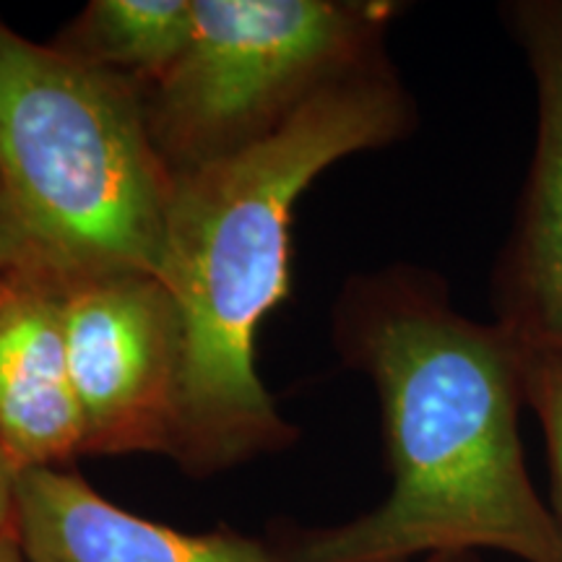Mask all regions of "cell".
I'll return each instance as SVG.
<instances>
[{
  "label": "cell",
  "instance_id": "cell-13",
  "mask_svg": "<svg viewBox=\"0 0 562 562\" xmlns=\"http://www.w3.org/2000/svg\"><path fill=\"white\" fill-rule=\"evenodd\" d=\"M0 562H24V554L19 550L13 531L0 533Z\"/></svg>",
  "mask_w": 562,
  "mask_h": 562
},
{
  "label": "cell",
  "instance_id": "cell-1",
  "mask_svg": "<svg viewBox=\"0 0 562 562\" xmlns=\"http://www.w3.org/2000/svg\"><path fill=\"white\" fill-rule=\"evenodd\" d=\"M334 347L381 398L391 490L347 524L294 531L286 562H417L484 550L562 562V529L526 467V344L453 305L446 279L391 263L344 281Z\"/></svg>",
  "mask_w": 562,
  "mask_h": 562
},
{
  "label": "cell",
  "instance_id": "cell-5",
  "mask_svg": "<svg viewBox=\"0 0 562 562\" xmlns=\"http://www.w3.org/2000/svg\"><path fill=\"white\" fill-rule=\"evenodd\" d=\"M66 344L83 456L172 459L186 331L165 281L138 269L66 277Z\"/></svg>",
  "mask_w": 562,
  "mask_h": 562
},
{
  "label": "cell",
  "instance_id": "cell-11",
  "mask_svg": "<svg viewBox=\"0 0 562 562\" xmlns=\"http://www.w3.org/2000/svg\"><path fill=\"white\" fill-rule=\"evenodd\" d=\"M30 243H26L24 232H21L16 216H13L11 203L5 199L3 186H0V271L9 269L19 258L30 256Z\"/></svg>",
  "mask_w": 562,
  "mask_h": 562
},
{
  "label": "cell",
  "instance_id": "cell-14",
  "mask_svg": "<svg viewBox=\"0 0 562 562\" xmlns=\"http://www.w3.org/2000/svg\"><path fill=\"white\" fill-rule=\"evenodd\" d=\"M417 562H484V560L482 554H474V552H456V554H432V558H425Z\"/></svg>",
  "mask_w": 562,
  "mask_h": 562
},
{
  "label": "cell",
  "instance_id": "cell-6",
  "mask_svg": "<svg viewBox=\"0 0 562 562\" xmlns=\"http://www.w3.org/2000/svg\"><path fill=\"white\" fill-rule=\"evenodd\" d=\"M503 19L529 66L537 133L492 311L526 347L562 351V0H513Z\"/></svg>",
  "mask_w": 562,
  "mask_h": 562
},
{
  "label": "cell",
  "instance_id": "cell-10",
  "mask_svg": "<svg viewBox=\"0 0 562 562\" xmlns=\"http://www.w3.org/2000/svg\"><path fill=\"white\" fill-rule=\"evenodd\" d=\"M526 402L544 432L552 513L562 529V351L526 347Z\"/></svg>",
  "mask_w": 562,
  "mask_h": 562
},
{
  "label": "cell",
  "instance_id": "cell-8",
  "mask_svg": "<svg viewBox=\"0 0 562 562\" xmlns=\"http://www.w3.org/2000/svg\"><path fill=\"white\" fill-rule=\"evenodd\" d=\"M13 537L24 562H286L277 542L240 531L191 533L140 518L63 467L16 476Z\"/></svg>",
  "mask_w": 562,
  "mask_h": 562
},
{
  "label": "cell",
  "instance_id": "cell-4",
  "mask_svg": "<svg viewBox=\"0 0 562 562\" xmlns=\"http://www.w3.org/2000/svg\"><path fill=\"white\" fill-rule=\"evenodd\" d=\"M389 0H193V32L140 89L172 175L229 159L284 128L344 76L385 58Z\"/></svg>",
  "mask_w": 562,
  "mask_h": 562
},
{
  "label": "cell",
  "instance_id": "cell-7",
  "mask_svg": "<svg viewBox=\"0 0 562 562\" xmlns=\"http://www.w3.org/2000/svg\"><path fill=\"white\" fill-rule=\"evenodd\" d=\"M0 446L16 474L83 456L68 368L66 277L34 252L0 271Z\"/></svg>",
  "mask_w": 562,
  "mask_h": 562
},
{
  "label": "cell",
  "instance_id": "cell-9",
  "mask_svg": "<svg viewBox=\"0 0 562 562\" xmlns=\"http://www.w3.org/2000/svg\"><path fill=\"white\" fill-rule=\"evenodd\" d=\"M191 32L193 0H91L53 45L146 87L178 60Z\"/></svg>",
  "mask_w": 562,
  "mask_h": 562
},
{
  "label": "cell",
  "instance_id": "cell-2",
  "mask_svg": "<svg viewBox=\"0 0 562 562\" xmlns=\"http://www.w3.org/2000/svg\"><path fill=\"white\" fill-rule=\"evenodd\" d=\"M417 108L389 55L344 76L261 144L175 175L157 277L186 331L172 461L211 476L284 451L297 430L256 372L261 323L290 292L292 216L323 170L409 136Z\"/></svg>",
  "mask_w": 562,
  "mask_h": 562
},
{
  "label": "cell",
  "instance_id": "cell-12",
  "mask_svg": "<svg viewBox=\"0 0 562 562\" xmlns=\"http://www.w3.org/2000/svg\"><path fill=\"white\" fill-rule=\"evenodd\" d=\"M16 469L0 446V533L13 531V501H16Z\"/></svg>",
  "mask_w": 562,
  "mask_h": 562
},
{
  "label": "cell",
  "instance_id": "cell-3",
  "mask_svg": "<svg viewBox=\"0 0 562 562\" xmlns=\"http://www.w3.org/2000/svg\"><path fill=\"white\" fill-rule=\"evenodd\" d=\"M0 186L34 256L63 277L159 273L175 175L136 81L0 19Z\"/></svg>",
  "mask_w": 562,
  "mask_h": 562
}]
</instances>
